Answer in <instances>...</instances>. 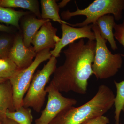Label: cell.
I'll return each instance as SVG.
<instances>
[{"instance_id":"13","label":"cell","mask_w":124,"mask_h":124,"mask_svg":"<svg viewBox=\"0 0 124 124\" xmlns=\"http://www.w3.org/2000/svg\"><path fill=\"white\" fill-rule=\"evenodd\" d=\"M50 20L39 19L32 16L28 17L23 21V41L27 47L31 46L32 40L36 33L43 24Z\"/></svg>"},{"instance_id":"10","label":"cell","mask_w":124,"mask_h":124,"mask_svg":"<svg viewBox=\"0 0 124 124\" xmlns=\"http://www.w3.org/2000/svg\"><path fill=\"white\" fill-rule=\"evenodd\" d=\"M50 20L43 24L33 37L31 44L37 53L45 49L54 48L60 38L57 35V29Z\"/></svg>"},{"instance_id":"24","label":"cell","mask_w":124,"mask_h":124,"mask_svg":"<svg viewBox=\"0 0 124 124\" xmlns=\"http://www.w3.org/2000/svg\"><path fill=\"white\" fill-rule=\"evenodd\" d=\"M70 1V0H63L62 1V2H60L58 5L59 7V8H63L64 6H66L67 4Z\"/></svg>"},{"instance_id":"2","label":"cell","mask_w":124,"mask_h":124,"mask_svg":"<svg viewBox=\"0 0 124 124\" xmlns=\"http://www.w3.org/2000/svg\"><path fill=\"white\" fill-rule=\"evenodd\" d=\"M115 96L108 86L101 85L94 97L88 101L77 107L65 108L49 124H82L89 120L104 116L114 105Z\"/></svg>"},{"instance_id":"8","label":"cell","mask_w":124,"mask_h":124,"mask_svg":"<svg viewBox=\"0 0 124 124\" xmlns=\"http://www.w3.org/2000/svg\"><path fill=\"white\" fill-rule=\"evenodd\" d=\"M60 24L62 31V37L54 49L50 51L52 56L58 57L63 48L77 40L86 38L89 40L95 41V34L92 29V24L79 28L71 26L63 23Z\"/></svg>"},{"instance_id":"7","label":"cell","mask_w":124,"mask_h":124,"mask_svg":"<svg viewBox=\"0 0 124 124\" xmlns=\"http://www.w3.org/2000/svg\"><path fill=\"white\" fill-rule=\"evenodd\" d=\"M46 90L48 93L47 104L40 117L35 120V124H49L63 110L74 106L77 102L75 99L63 97L60 91L50 85L46 87Z\"/></svg>"},{"instance_id":"20","label":"cell","mask_w":124,"mask_h":124,"mask_svg":"<svg viewBox=\"0 0 124 124\" xmlns=\"http://www.w3.org/2000/svg\"><path fill=\"white\" fill-rule=\"evenodd\" d=\"M15 38L8 35H0V59L9 58Z\"/></svg>"},{"instance_id":"23","label":"cell","mask_w":124,"mask_h":124,"mask_svg":"<svg viewBox=\"0 0 124 124\" xmlns=\"http://www.w3.org/2000/svg\"><path fill=\"white\" fill-rule=\"evenodd\" d=\"M12 28L10 27L6 26L3 24H0V31L10 33L12 32Z\"/></svg>"},{"instance_id":"12","label":"cell","mask_w":124,"mask_h":124,"mask_svg":"<svg viewBox=\"0 0 124 124\" xmlns=\"http://www.w3.org/2000/svg\"><path fill=\"white\" fill-rule=\"evenodd\" d=\"M115 19L113 15H106L99 18L96 23L102 37L108 41L112 49L114 50L117 49L113 31L116 24Z\"/></svg>"},{"instance_id":"14","label":"cell","mask_w":124,"mask_h":124,"mask_svg":"<svg viewBox=\"0 0 124 124\" xmlns=\"http://www.w3.org/2000/svg\"><path fill=\"white\" fill-rule=\"evenodd\" d=\"M0 6L5 8L26 9L33 13L38 19H41L39 5L37 0H0Z\"/></svg>"},{"instance_id":"26","label":"cell","mask_w":124,"mask_h":124,"mask_svg":"<svg viewBox=\"0 0 124 124\" xmlns=\"http://www.w3.org/2000/svg\"><path fill=\"white\" fill-rule=\"evenodd\" d=\"M8 80L9 79H4V78H0V84L2 83V82H4L5 81H6Z\"/></svg>"},{"instance_id":"19","label":"cell","mask_w":124,"mask_h":124,"mask_svg":"<svg viewBox=\"0 0 124 124\" xmlns=\"http://www.w3.org/2000/svg\"><path fill=\"white\" fill-rule=\"evenodd\" d=\"M19 69L9 58L0 59V78L10 79Z\"/></svg>"},{"instance_id":"3","label":"cell","mask_w":124,"mask_h":124,"mask_svg":"<svg viewBox=\"0 0 124 124\" xmlns=\"http://www.w3.org/2000/svg\"><path fill=\"white\" fill-rule=\"evenodd\" d=\"M95 34L96 48L92 64L93 74L98 79H108L115 75L122 66L121 54L112 53L106 45L107 41L100 35L97 23L92 24Z\"/></svg>"},{"instance_id":"17","label":"cell","mask_w":124,"mask_h":124,"mask_svg":"<svg viewBox=\"0 0 124 124\" xmlns=\"http://www.w3.org/2000/svg\"><path fill=\"white\" fill-rule=\"evenodd\" d=\"M6 116L8 119L13 120L19 124H32L33 121L31 108L23 106L15 111H7Z\"/></svg>"},{"instance_id":"18","label":"cell","mask_w":124,"mask_h":124,"mask_svg":"<svg viewBox=\"0 0 124 124\" xmlns=\"http://www.w3.org/2000/svg\"><path fill=\"white\" fill-rule=\"evenodd\" d=\"M124 57V54H122ZM116 89V95L115 98V116L116 124H120L121 113L124 111V80L120 82L114 81Z\"/></svg>"},{"instance_id":"22","label":"cell","mask_w":124,"mask_h":124,"mask_svg":"<svg viewBox=\"0 0 124 124\" xmlns=\"http://www.w3.org/2000/svg\"><path fill=\"white\" fill-rule=\"evenodd\" d=\"M110 121L108 117L104 116L93 118L85 121L82 124H109Z\"/></svg>"},{"instance_id":"21","label":"cell","mask_w":124,"mask_h":124,"mask_svg":"<svg viewBox=\"0 0 124 124\" xmlns=\"http://www.w3.org/2000/svg\"><path fill=\"white\" fill-rule=\"evenodd\" d=\"M114 29V37L124 47V20L121 24H116Z\"/></svg>"},{"instance_id":"16","label":"cell","mask_w":124,"mask_h":124,"mask_svg":"<svg viewBox=\"0 0 124 124\" xmlns=\"http://www.w3.org/2000/svg\"><path fill=\"white\" fill-rule=\"evenodd\" d=\"M28 12L16 11L10 8L0 6V22L10 24L20 29L19 22L23 16L29 14Z\"/></svg>"},{"instance_id":"11","label":"cell","mask_w":124,"mask_h":124,"mask_svg":"<svg viewBox=\"0 0 124 124\" xmlns=\"http://www.w3.org/2000/svg\"><path fill=\"white\" fill-rule=\"evenodd\" d=\"M8 110L15 111L13 100V90L9 80L0 84V120L3 122L7 119L6 113Z\"/></svg>"},{"instance_id":"9","label":"cell","mask_w":124,"mask_h":124,"mask_svg":"<svg viewBox=\"0 0 124 124\" xmlns=\"http://www.w3.org/2000/svg\"><path fill=\"white\" fill-rule=\"evenodd\" d=\"M37 54L33 46L28 47L24 45L23 36L18 34L15 37L9 58L19 70H22L32 63Z\"/></svg>"},{"instance_id":"27","label":"cell","mask_w":124,"mask_h":124,"mask_svg":"<svg viewBox=\"0 0 124 124\" xmlns=\"http://www.w3.org/2000/svg\"><path fill=\"white\" fill-rule=\"evenodd\" d=\"M0 124H2L1 123V122H0Z\"/></svg>"},{"instance_id":"15","label":"cell","mask_w":124,"mask_h":124,"mask_svg":"<svg viewBox=\"0 0 124 124\" xmlns=\"http://www.w3.org/2000/svg\"><path fill=\"white\" fill-rule=\"evenodd\" d=\"M41 19L52 20L59 23H62L70 25V23L61 19L59 14L58 5L55 0H41Z\"/></svg>"},{"instance_id":"5","label":"cell","mask_w":124,"mask_h":124,"mask_svg":"<svg viewBox=\"0 0 124 124\" xmlns=\"http://www.w3.org/2000/svg\"><path fill=\"white\" fill-rule=\"evenodd\" d=\"M57 60L51 56L42 69L34 74L31 81L23 100V106L32 108L35 111L39 113L45 101L47 93L46 86L50 76L57 68Z\"/></svg>"},{"instance_id":"4","label":"cell","mask_w":124,"mask_h":124,"mask_svg":"<svg viewBox=\"0 0 124 124\" xmlns=\"http://www.w3.org/2000/svg\"><path fill=\"white\" fill-rule=\"evenodd\" d=\"M124 10V0H95L85 8L80 9L77 6V10L74 12L63 11L61 16L63 20H68L76 16H85L86 19L82 22L70 24L71 26L81 27L96 23L99 18L106 15H112L116 20L119 21L122 18Z\"/></svg>"},{"instance_id":"6","label":"cell","mask_w":124,"mask_h":124,"mask_svg":"<svg viewBox=\"0 0 124 124\" xmlns=\"http://www.w3.org/2000/svg\"><path fill=\"white\" fill-rule=\"evenodd\" d=\"M50 49L38 52L32 63L22 70H19L10 79L13 90V100L15 111L23 106V100L30 86L36 69L41 63L49 59L52 55Z\"/></svg>"},{"instance_id":"1","label":"cell","mask_w":124,"mask_h":124,"mask_svg":"<svg viewBox=\"0 0 124 124\" xmlns=\"http://www.w3.org/2000/svg\"><path fill=\"white\" fill-rule=\"evenodd\" d=\"M96 41L85 42L84 38L68 45L63 51L65 60L55 69L49 85L60 92L72 91L85 94L88 80L93 74L92 66L95 55Z\"/></svg>"},{"instance_id":"25","label":"cell","mask_w":124,"mask_h":124,"mask_svg":"<svg viewBox=\"0 0 124 124\" xmlns=\"http://www.w3.org/2000/svg\"><path fill=\"white\" fill-rule=\"evenodd\" d=\"M2 124H19L13 120L7 118L6 120L2 122Z\"/></svg>"}]
</instances>
